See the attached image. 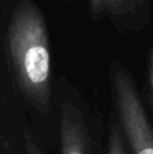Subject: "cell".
Wrapping results in <instances>:
<instances>
[{"instance_id":"cell-1","label":"cell","mask_w":153,"mask_h":154,"mask_svg":"<svg viewBox=\"0 0 153 154\" xmlns=\"http://www.w3.org/2000/svg\"><path fill=\"white\" fill-rule=\"evenodd\" d=\"M7 54L15 84L24 100L48 114L52 100V57L46 19L31 0L16 3L7 26Z\"/></svg>"},{"instance_id":"cell-2","label":"cell","mask_w":153,"mask_h":154,"mask_svg":"<svg viewBox=\"0 0 153 154\" xmlns=\"http://www.w3.org/2000/svg\"><path fill=\"white\" fill-rule=\"evenodd\" d=\"M110 81L119 126L132 154H153V127L133 76L121 62L113 61L110 66Z\"/></svg>"},{"instance_id":"cell-3","label":"cell","mask_w":153,"mask_h":154,"mask_svg":"<svg viewBox=\"0 0 153 154\" xmlns=\"http://www.w3.org/2000/svg\"><path fill=\"white\" fill-rule=\"evenodd\" d=\"M149 0H91L88 15L94 22L108 20L119 32H140L151 22Z\"/></svg>"},{"instance_id":"cell-4","label":"cell","mask_w":153,"mask_h":154,"mask_svg":"<svg viewBox=\"0 0 153 154\" xmlns=\"http://www.w3.org/2000/svg\"><path fill=\"white\" fill-rule=\"evenodd\" d=\"M61 154H91V135L83 111L72 101L60 104Z\"/></svg>"},{"instance_id":"cell-5","label":"cell","mask_w":153,"mask_h":154,"mask_svg":"<svg viewBox=\"0 0 153 154\" xmlns=\"http://www.w3.org/2000/svg\"><path fill=\"white\" fill-rule=\"evenodd\" d=\"M125 142H126V139H125L121 126L117 125V123H113L110 128V135H108L107 154H127Z\"/></svg>"},{"instance_id":"cell-6","label":"cell","mask_w":153,"mask_h":154,"mask_svg":"<svg viewBox=\"0 0 153 154\" xmlns=\"http://www.w3.org/2000/svg\"><path fill=\"white\" fill-rule=\"evenodd\" d=\"M26 153L27 154H45L41 150V147L35 143L33 139H27L26 142Z\"/></svg>"},{"instance_id":"cell-7","label":"cell","mask_w":153,"mask_h":154,"mask_svg":"<svg viewBox=\"0 0 153 154\" xmlns=\"http://www.w3.org/2000/svg\"><path fill=\"white\" fill-rule=\"evenodd\" d=\"M148 80H149V91H151V97L153 101V48L149 57V69H148Z\"/></svg>"}]
</instances>
